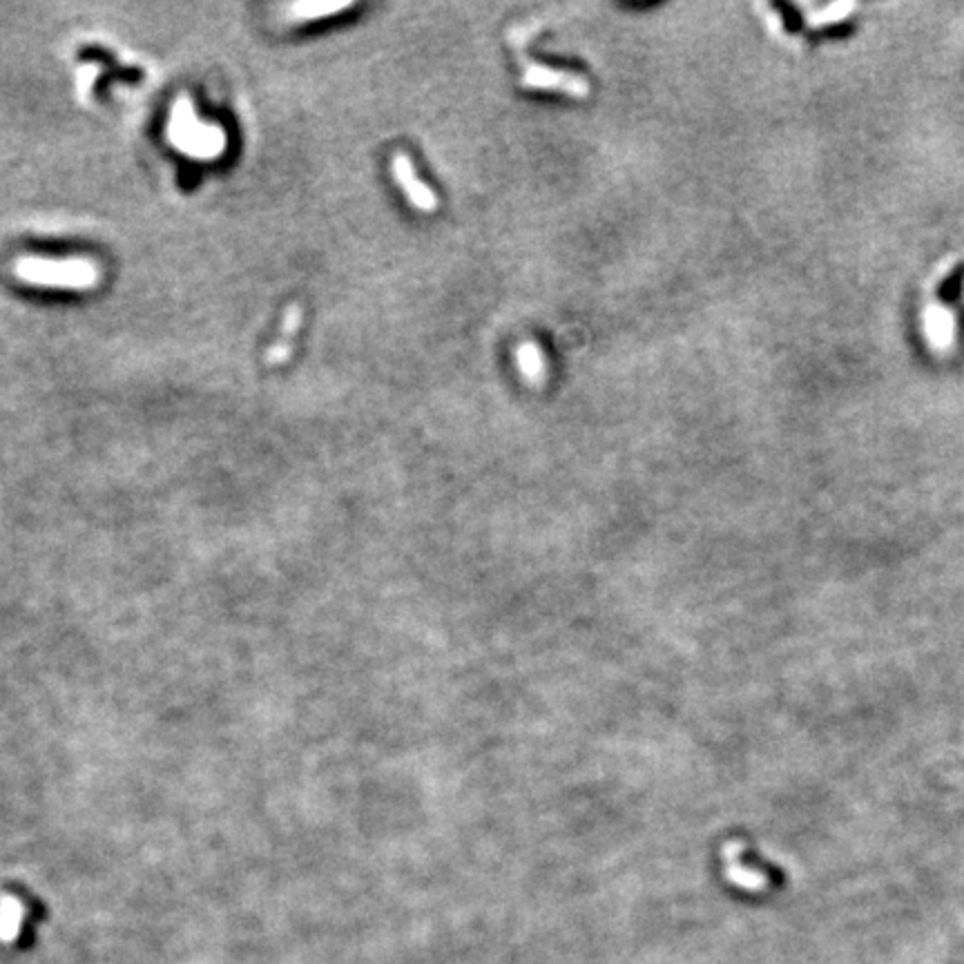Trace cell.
Listing matches in <instances>:
<instances>
[{
    "label": "cell",
    "instance_id": "obj_1",
    "mask_svg": "<svg viewBox=\"0 0 964 964\" xmlns=\"http://www.w3.org/2000/svg\"><path fill=\"white\" fill-rule=\"evenodd\" d=\"M14 277L18 282L38 288H59V291H92L101 284V266L88 257L50 259L25 255L14 262Z\"/></svg>",
    "mask_w": 964,
    "mask_h": 964
},
{
    "label": "cell",
    "instance_id": "obj_2",
    "mask_svg": "<svg viewBox=\"0 0 964 964\" xmlns=\"http://www.w3.org/2000/svg\"><path fill=\"white\" fill-rule=\"evenodd\" d=\"M166 137L177 152L199 161L219 159L228 148V137L224 128H219L217 123L199 119L190 96H179V99L172 103Z\"/></svg>",
    "mask_w": 964,
    "mask_h": 964
},
{
    "label": "cell",
    "instance_id": "obj_3",
    "mask_svg": "<svg viewBox=\"0 0 964 964\" xmlns=\"http://www.w3.org/2000/svg\"><path fill=\"white\" fill-rule=\"evenodd\" d=\"M520 85L529 90H549V92H565L576 99H585L590 94V85L583 79V76L563 72V70H552V67L541 65V63H527L523 79Z\"/></svg>",
    "mask_w": 964,
    "mask_h": 964
},
{
    "label": "cell",
    "instance_id": "obj_4",
    "mask_svg": "<svg viewBox=\"0 0 964 964\" xmlns=\"http://www.w3.org/2000/svg\"><path fill=\"white\" fill-rule=\"evenodd\" d=\"M391 172H393L395 181H398V186L402 188L404 197H407V201L413 208H418L422 212H431V210L438 208L436 192H433L427 186V183L420 181L416 166H413V161H411L407 152H395L393 154V157H391Z\"/></svg>",
    "mask_w": 964,
    "mask_h": 964
},
{
    "label": "cell",
    "instance_id": "obj_5",
    "mask_svg": "<svg viewBox=\"0 0 964 964\" xmlns=\"http://www.w3.org/2000/svg\"><path fill=\"white\" fill-rule=\"evenodd\" d=\"M302 329V306L291 304L284 311V322H282V333H279L277 342L266 351V364L271 366H282L291 360L293 353V342L295 335Z\"/></svg>",
    "mask_w": 964,
    "mask_h": 964
},
{
    "label": "cell",
    "instance_id": "obj_6",
    "mask_svg": "<svg viewBox=\"0 0 964 964\" xmlns=\"http://www.w3.org/2000/svg\"><path fill=\"white\" fill-rule=\"evenodd\" d=\"M516 364L527 382L541 384L545 380L547 364H545V355L541 351V346L538 344L534 342L520 344L516 349Z\"/></svg>",
    "mask_w": 964,
    "mask_h": 964
},
{
    "label": "cell",
    "instance_id": "obj_7",
    "mask_svg": "<svg viewBox=\"0 0 964 964\" xmlns=\"http://www.w3.org/2000/svg\"><path fill=\"white\" fill-rule=\"evenodd\" d=\"M23 904L14 898H3L0 902V942L12 944L23 927Z\"/></svg>",
    "mask_w": 964,
    "mask_h": 964
},
{
    "label": "cell",
    "instance_id": "obj_8",
    "mask_svg": "<svg viewBox=\"0 0 964 964\" xmlns=\"http://www.w3.org/2000/svg\"><path fill=\"white\" fill-rule=\"evenodd\" d=\"M353 7V3H295L288 7V14H291L293 21H320V18H329L344 12V9Z\"/></svg>",
    "mask_w": 964,
    "mask_h": 964
},
{
    "label": "cell",
    "instance_id": "obj_9",
    "mask_svg": "<svg viewBox=\"0 0 964 964\" xmlns=\"http://www.w3.org/2000/svg\"><path fill=\"white\" fill-rule=\"evenodd\" d=\"M962 288H964V262L958 264L947 277L942 279L935 295H938V300L942 304H956L962 295Z\"/></svg>",
    "mask_w": 964,
    "mask_h": 964
},
{
    "label": "cell",
    "instance_id": "obj_10",
    "mask_svg": "<svg viewBox=\"0 0 964 964\" xmlns=\"http://www.w3.org/2000/svg\"><path fill=\"white\" fill-rule=\"evenodd\" d=\"M931 320L929 322V329H931V337H933V342L935 344H949L951 340V317L947 313H942V311H931Z\"/></svg>",
    "mask_w": 964,
    "mask_h": 964
},
{
    "label": "cell",
    "instance_id": "obj_11",
    "mask_svg": "<svg viewBox=\"0 0 964 964\" xmlns=\"http://www.w3.org/2000/svg\"><path fill=\"white\" fill-rule=\"evenodd\" d=\"M99 72H101V67L94 65V63L83 65V67H79V72H76V90H79L83 101H88V94H92L94 81H96V76H99Z\"/></svg>",
    "mask_w": 964,
    "mask_h": 964
}]
</instances>
